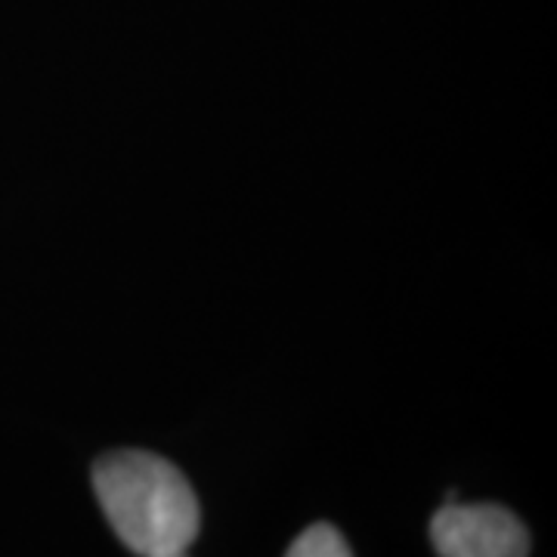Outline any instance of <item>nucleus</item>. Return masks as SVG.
<instances>
[{"mask_svg":"<svg viewBox=\"0 0 557 557\" xmlns=\"http://www.w3.org/2000/svg\"><path fill=\"white\" fill-rule=\"evenodd\" d=\"M285 557H354L350 545L344 542L338 530L332 523H313L310 530H304Z\"/></svg>","mask_w":557,"mask_h":557,"instance_id":"7ed1b4c3","label":"nucleus"},{"mask_svg":"<svg viewBox=\"0 0 557 557\" xmlns=\"http://www.w3.org/2000/svg\"><path fill=\"white\" fill-rule=\"evenodd\" d=\"M149 557H189V548H171V552H159V555Z\"/></svg>","mask_w":557,"mask_h":557,"instance_id":"20e7f679","label":"nucleus"},{"mask_svg":"<svg viewBox=\"0 0 557 557\" xmlns=\"http://www.w3.org/2000/svg\"><path fill=\"white\" fill-rule=\"evenodd\" d=\"M94 490L115 536L139 557L189 548L201 527L199 498L168 458L143 449L109 453L94 468Z\"/></svg>","mask_w":557,"mask_h":557,"instance_id":"f257e3e1","label":"nucleus"},{"mask_svg":"<svg viewBox=\"0 0 557 557\" xmlns=\"http://www.w3.org/2000/svg\"><path fill=\"white\" fill-rule=\"evenodd\" d=\"M431 542L440 557H527L530 533L502 505L446 502L431 520Z\"/></svg>","mask_w":557,"mask_h":557,"instance_id":"f03ea898","label":"nucleus"}]
</instances>
